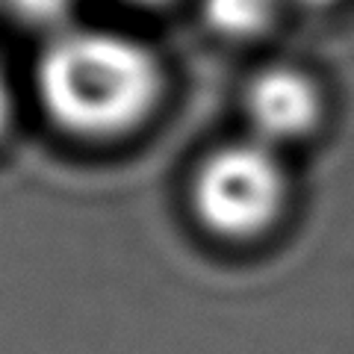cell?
<instances>
[{"label": "cell", "instance_id": "obj_1", "mask_svg": "<svg viewBox=\"0 0 354 354\" xmlns=\"http://www.w3.org/2000/svg\"><path fill=\"white\" fill-rule=\"evenodd\" d=\"M36 86L62 130L88 139L121 136L160 101L162 71L142 41L113 30H65L44 48Z\"/></svg>", "mask_w": 354, "mask_h": 354}, {"label": "cell", "instance_id": "obj_2", "mask_svg": "<svg viewBox=\"0 0 354 354\" xmlns=\"http://www.w3.org/2000/svg\"><path fill=\"white\" fill-rule=\"evenodd\" d=\"M286 198V174L272 145L254 139L213 151L192 180V204L218 236L245 239L278 218Z\"/></svg>", "mask_w": 354, "mask_h": 354}, {"label": "cell", "instance_id": "obj_3", "mask_svg": "<svg viewBox=\"0 0 354 354\" xmlns=\"http://www.w3.org/2000/svg\"><path fill=\"white\" fill-rule=\"evenodd\" d=\"M245 115L254 139L266 145L304 139L322 118V95L304 71L272 65L245 88Z\"/></svg>", "mask_w": 354, "mask_h": 354}, {"label": "cell", "instance_id": "obj_4", "mask_svg": "<svg viewBox=\"0 0 354 354\" xmlns=\"http://www.w3.org/2000/svg\"><path fill=\"white\" fill-rule=\"evenodd\" d=\"M281 0H201L204 21L227 39L257 36L274 21Z\"/></svg>", "mask_w": 354, "mask_h": 354}, {"label": "cell", "instance_id": "obj_5", "mask_svg": "<svg viewBox=\"0 0 354 354\" xmlns=\"http://www.w3.org/2000/svg\"><path fill=\"white\" fill-rule=\"evenodd\" d=\"M6 9L30 27H50L68 18L77 0H3Z\"/></svg>", "mask_w": 354, "mask_h": 354}, {"label": "cell", "instance_id": "obj_6", "mask_svg": "<svg viewBox=\"0 0 354 354\" xmlns=\"http://www.w3.org/2000/svg\"><path fill=\"white\" fill-rule=\"evenodd\" d=\"M9 118H12V92H9V83L0 71V133L9 127Z\"/></svg>", "mask_w": 354, "mask_h": 354}, {"label": "cell", "instance_id": "obj_7", "mask_svg": "<svg viewBox=\"0 0 354 354\" xmlns=\"http://www.w3.org/2000/svg\"><path fill=\"white\" fill-rule=\"evenodd\" d=\"M298 3H307V6H328V3H334V0H298Z\"/></svg>", "mask_w": 354, "mask_h": 354}, {"label": "cell", "instance_id": "obj_8", "mask_svg": "<svg viewBox=\"0 0 354 354\" xmlns=\"http://www.w3.org/2000/svg\"><path fill=\"white\" fill-rule=\"evenodd\" d=\"M127 3H142V6H153V3H165V0H127Z\"/></svg>", "mask_w": 354, "mask_h": 354}]
</instances>
